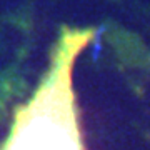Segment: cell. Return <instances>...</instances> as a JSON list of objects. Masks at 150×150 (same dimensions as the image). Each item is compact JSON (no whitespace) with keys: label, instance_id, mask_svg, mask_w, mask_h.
<instances>
[{"label":"cell","instance_id":"obj_1","mask_svg":"<svg viewBox=\"0 0 150 150\" xmlns=\"http://www.w3.org/2000/svg\"><path fill=\"white\" fill-rule=\"evenodd\" d=\"M70 67L69 62L55 67L54 107H48V90L42 88L8 150H83L74 113Z\"/></svg>","mask_w":150,"mask_h":150}]
</instances>
